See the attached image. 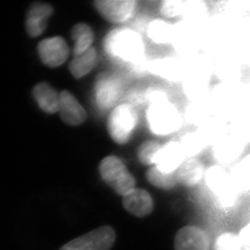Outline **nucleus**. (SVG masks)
Segmentation results:
<instances>
[{
	"mask_svg": "<svg viewBox=\"0 0 250 250\" xmlns=\"http://www.w3.org/2000/svg\"><path fill=\"white\" fill-rule=\"evenodd\" d=\"M33 96L43 111L55 113L59 111V94L49 83H38L33 90Z\"/></svg>",
	"mask_w": 250,
	"mask_h": 250,
	"instance_id": "nucleus-23",
	"label": "nucleus"
},
{
	"mask_svg": "<svg viewBox=\"0 0 250 250\" xmlns=\"http://www.w3.org/2000/svg\"><path fill=\"white\" fill-rule=\"evenodd\" d=\"M237 42L241 52L245 53L250 58V17L246 18L239 25Z\"/></svg>",
	"mask_w": 250,
	"mask_h": 250,
	"instance_id": "nucleus-37",
	"label": "nucleus"
},
{
	"mask_svg": "<svg viewBox=\"0 0 250 250\" xmlns=\"http://www.w3.org/2000/svg\"><path fill=\"white\" fill-rule=\"evenodd\" d=\"M177 140L182 145L187 159L197 158V156L209 147L207 142L196 129L184 133Z\"/></svg>",
	"mask_w": 250,
	"mask_h": 250,
	"instance_id": "nucleus-26",
	"label": "nucleus"
},
{
	"mask_svg": "<svg viewBox=\"0 0 250 250\" xmlns=\"http://www.w3.org/2000/svg\"><path fill=\"white\" fill-rule=\"evenodd\" d=\"M213 112L231 121L249 104L248 93L239 83H222L215 85L208 99Z\"/></svg>",
	"mask_w": 250,
	"mask_h": 250,
	"instance_id": "nucleus-1",
	"label": "nucleus"
},
{
	"mask_svg": "<svg viewBox=\"0 0 250 250\" xmlns=\"http://www.w3.org/2000/svg\"><path fill=\"white\" fill-rule=\"evenodd\" d=\"M246 145L243 140L230 130L210 146V152L216 165L224 167L238 162L246 151Z\"/></svg>",
	"mask_w": 250,
	"mask_h": 250,
	"instance_id": "nucleus-10",
	"label": "nucleus"
},
{
	"mask_svg": "<svg viewBox=\"0 0 250 250\" xmlns=\"http://www.w3.org/2000/svg\"><path fill=\"white\" fill-rule=\"evenodd\" d=\"M120 92V84L113 76L102 75L95 86L96 101L100 108L107 109L117 102Z\"/></svg>",
	"mask_w": 250,
	"mask_h": 250,
	"instance_id": "nucleus-19",
	"label": "nucleus"
},
{
	"mask_svg": "<svg viewBox=\"0 0 250 250\" xmlns=\"http://www.w3.org/2000/svg\"><path fill=\"white\" fill-rule=\"evenodd\" d=\"M208 6L202 0H187L185 1L183 12L181 18L187 21L203 24L208 20Z\"/></svg>",
	"mask_w": 250,
	"mask_h": 250,
	"instance_id": "nucleus-30",
	"label": "nucleus"
},
{
	"mask_svg": "<svg viewBox=\"0 0 250 250\" xmlns=\"http://www.w3.org/2000/svg\"><path fill=\"white\" fill-rule=\"evenodd\" d=\"M231 178L237 189L241 191L250 190V154L243 156L232 167Z\"/></svg>",
	"mask_w": 250,
	"mask_h": 250,
	"instance_id": "nucleus-29",
	"label": "nucleus"
},
{
	"mask_svg": "<svg viewBox=\"0 0 250 250\" xmlns=\"http://www.w3.org/2000/svg\"><path fill=\"white\" fill-rule=\"evenodd\" d=\"M238 236L242 245L250 250V222L241 229Z\"/></svg>",
	"mask_w": 250,
	"mask_h": 250,
	"instance_id": "nucleus-38",
	"label": "nucleus"
},
{
	"mask_svg": "<svg viewBox=\"0 0 250 250\" xmlns=\"http://www.w3.org/2000/svg\"><path fill=\"white\" fill-rule=\"evenodd\" d=\"M214 113L208 101L189 102L182 112V116L184 123L197 129Z\"/></svg>",
	"mask_w": 250,
	"mask_h": 250,
	"instance_id": "nucleus-25",
	"label": "nucleus"
},
{
	"mask_svg": "<svg viewBox=\"0 0 250 250\" xmlns=\"http://www.w3.org/2000/svg\"><path fill=\"white\" fill-rule=\"evenodd\" d=\"M38 48L41 60L50 67L61 66L68 59V45L61 37H54L42 41Z\"/></svg>",
	"mask_w": 250,
	"mask_h": 250,
	"instance_id": "nucleus-13",
	"label": "nucleus"
},
{
	"mask_svg": "<svg viewBox=\"0 0 250 250\" xmlns=\"http://www.w3.org/2000/svg\"><path fill=\"white\" fill-rule=\"evenodd\" d=\"M97 62V51L91 47L81 55H76L69 65L71 75L76 79L82 78L89 73Z\"/></svg>",
	"mask_w": 250,
	"mask_h": 250,
	"instance_id": "nucleus-27",
	"label": "nucleus"
},
{
	"mask_svg": "<svg viewBox=\"0 0 250 250\" xmlns=\"http://www.w3.org/2000/svg\"><path fill=\"white\" fill-rule=\"evenodd\" d=\"M100 174L108 186L121 196L135 189V179L125 164L116 156H107L99 166Z\"/></svg>",
	"mask_w": 250,
	"mask_h": 250,
	"instance_id": "nucleus-6",
	"label": "nucleus"
},
{
	"mask_svg": "<svg viewBox=\"0 0 250 250\" xmlns=\"http://www.w3.org/2000/svg\"><path fill=\"white\" fill-rule=\"evenodd\" d=\"M174 24L165 19H155L146 25V34L149 39L156 45L172 44Z\"/></svg>",
	"mask_w": 250,
	"mask_h": 250,
	"instance_id": "nucleus-24",
	"label": "nucleus"
},
{
	"mask_svg": "<svg viewBox=\"0 0 250 250\" xmlns=\"http://www.w3.org/2000/svg\"><path fill=\"white\" fill-rule=\"evenodd\" d=\"M95 7L100 15L112 23H123L132 18L137 9L136 0H97Z\"/></svg>",
	"mask_w": 250,
	"mask_h": 250,
	"instance_id": "nucleus-12",
	"label": "nucleus"
},
{
	"mask_svg": "<svg viewBox=\"0 0 250 250\" xmlns=\"http://www.w3.org/2000/svg\"><path fill=\"white\" fill-rule=\"evenodd\" d=\"M186 70L187 62L177 57H161L148 62V73L168 83H182Z\"/></svg>",
	"mask_w": 250,
	"mask_h": 250,
	"instance_id": "nucleus-11",
	"label": "nucleus"
},
{
	"mask_svg": "<svg viewBox=\"0 0 250 250\" xmlns=\"http://www.w3.org/2000/svg\"><path fill=\"white\" fill-rule=\"evenodd\" d=\"M206 186L225 208H231L238 200L239 190L234 184L230 172L224 167L214 165L206 169Z\"/></svg>",
	"mask_w": 250,
	"mask_h": 250,
	"instance_id": "nucleus-5",
	"label": "nucleus"
},
{
	"mask_svg": "<svg viewBox=\"0 0 250 250\" xmlns=\"http://www.w3.org/2000/svg\"><path fill=\"white\" fill-rule=\"evenodd\" d=\"M59 112L64 123L70 125H81L87 118L84 109L67 91L59 93Z\"/></svg>",
	"mask_w": 250,
	"mask_h": 250,
	"instance_id": "nucleus-17",
	"label": "nucleus"
},
{
	"mask_svg": "<svg viewBox=\"0 0 250 250\" xmlns=\"http://www.w3.org/2000/svg\"><path fill=\"white\" fill-rule=\"evenodd\" d=\"M146 119L150 131L160 137L174 135L184 123L182 112L170 100L149 105Z\"/></svg>",
	"mask_w": 250,
	"mask_h": 250,
	"instance_id": "nucleus-4",
	"label": "nucleus"
},
{
	"mask_svg": "<svg viewBox=\"0 0 250 250\" xmlns=\"http://www.w3.org/2000/svg\"><path fill=\"white\" fill-rule=\"evenodd\" d=\"M144 103L147 105L158 104L161 102L169 101V94L166 90L160 87H150L143 92Z\"/></svg>",
	"mask_w": 250,
	"mask_h": 250,
	"instance_id": "nucleus-36",
	"label": "nucleus"
},
{
	"mask_svg": "<svg viewBox=\"0 0 250 250\" xmlns=\"http://www.w3.org/2000/svg\"><path fill=\"white\" fill-rule=\"evenodd\" d=\"M230 130L246 144H250V102L231 119Z\"/></svg>",
	"mask_w": 250,
	"mask_h": 250,
	"instance_id": "nucleus-32",
	"label": "nucleus"
},
{
	"mask_svg": "<svg viewBox=\"0 0 250 250\" xmlns=\"http://www.w3.org/2000/svg\"><path fill=\"white\" fill-rule=\"evenodd\" d=\"M71 37L73 39V54L75 56L81 55L89 48L92 47L94 35L93 31L89 25L84 23H80L71 29Z\"/></svg>",
	"mask_w": 250,
	"mask_h": 250,
	"instance_id": "nucleus-28",
	"label": "nucleus"
},
{
	"mask_svg": "<svg viewBox=\"0 0 250 250\" xmlns=\"http://www.w3.org/2000/svg\"><path fill=\"white\" fill-rule=\"evenodd\" d=\"M115 240L111 227L103 226L69 241L59 250H109Z\"/></svg>",
	"mask_w": 250,
	"mask_h": 250,
	"instance_id": "nucleus-9",
	"label": "nucleus"
},
{
	"mask_svg": "<svg viewBox=\"0 0 250 250\" xmlns=\"http://www.w3.org/2000/svg\"><path fill=\"white\" fill-rule=\"evenodd\" d=\"M242 246L238 235L224 232L218 236L213 246V250H241Z\"/></svg>",
	"mask_w": 250,
	"mask_h": 250,
	"instance_id": "nucleus-34",
	"label": "nucleus"
},
{
	"mask_svg": "<svg viewBox=\"0 0 250 250\" xmlns=\"http://www.w3.org/2000/svg\"><path fill=\"white\" fill-rule=\"evenodd\" d=\"M175 250H209L210 242L205 231L196 226H186L177 231Z\"/></svg>",
	"mask_w": 250,
	"mask_h": 250,
	"instance_id": "nucleus-15",
	"label": "nucleus"
},
{
	"mask_svg": "<svg viewBox=\"0 0 250 250\" xmlns=\"http://www.w3.org/2000/svg\"><path fill=\"white\" fill-rule=\"evenodd\" d=\"M187 62V70L182 81L183 93L189 102L208 101L210 90L213 66L204 57L193 55Z\"/></svg>",
	"mask_w": 250,
	"mask_h": 250,
	"instance_id": "nucleus-2",
	"label": "nucleus"
},
{
	"mask_svg": "<svg viewBox=\"0 0 250 250\" xmlns=\"http://www.w3.org/2000/svg\"><path fill=\"white\" fill-rule=\"evenodd\" d=\"M139 115L135 107L121 104L113 109L108 119V130L113 141L125 144L130 140L137 126Z\"/></svg>",
	"mask_w": 250,
	"mask_h": 250,
	"instance_id": "nucleus-7",
	"label": "nucleus"
},
{
	"mask_svg": "<svg viewBox=\"0 0 250 250\" xmlns=\"http://www.w3.org/2000/svg\"><path fill=\"white\" fill-rule=\"evenodd\" d=\"M146 179L151 186L163 190H171L178 184L175 173L165 172L155 166L146 171Z\"/></svg>",
	"mask_w": 250,
	"mask_h": 250,
	"instance_id": "nucleus-31",
	"label": "nucleus"
},
{
	"mask_svg": "<svg viewBox=\"0 0 250 250\" xmlns=\"http://www.w3.org/2000/svg\"><path fill=\"white\" fill-rule=\"evenodd\" d=\"M213 66L215 73L222 83H238L241 77V66L234 58L226 55L218 59Z\"/></svg>",
	"mask_w": 250,
	"mask_h": 250,
	"instance_id": "nucleus-22",
	"label": "nucleus"
},
{
	"mask_svg": "<svg viewBox=\"0 0 250 250\" xmlns=\"http://www.w3.org/2000/svg\"><path fill=\"white\" fill-rule=\"evenodd\" d=\"M203 24L181 20L174 24L172 44L177 52L193 56L203 43Z\"/></svg>",
	"mask_w": 250,
	"mask_h": 250,
	"instance_id": "nucleus-8",
	"label": "nucleus"
},
{
	"mask_svg": "<svg viewBox=\"0 0 250 250\" xmlns=\"http://www.w3.org/2000/svg\"><path fill=\"white\" fill-rule=\"evenodd\" d=\"M123 205L127 212L139 218L146 217L154 209L151 194L145 189L139 188L123 196Z\"/></svg>",
	"mask_w": 250,
	"mask_h": 250,
	"instance_id": "nucleus-16",
	"label": "nucleus"
},
{
	"mask_svg": "<svg viewBox=\"0 0 250 250\" xmlns=\"http://www.w3.org/2000/svg\"><path fill=\"white\" fill-rule=\"evenodd\" d=\"M184 0H164L160 5V12L166 19L181 18L184 7Z\"/></svg>",
	"mask_w": 250,
	"mask_h": 250,
	"instance_id": "nucleus-35",
	"label": "nucleus"
},
{
	"mask_svg": "<svg viewBox=\"0 0 250 250\" xmlns=\"http://www.w3.org/2000/svg\"><path fill=\"white\" fill-rule=\"evenodd\" d=\"M162 144L156 140H147L140 144L137 151L139 162L144 166H155L156 159Z\"/></svg>",
	"mask_w": 250,
	"mask_h": 250,
	"instance_id": "nucleus-33",
	"label": "nucleus"
},
{
	"mask_svg": "<svg viewBox=\"0 0 250 250\" xmlns=\"http://www.w3.org/2000/svg\"><path fill=\"white\" fill-rule=\"evenodd\" d=\"M206 168L197 158L187 159L175 172L177 182L183 187H194L199 184L205 176Z\"/></svg>",
	"mask_w": 250,
	"mask_h": 250,
	"instance_id": "nucleus-20",
	"label": "nucleus"
},
{
	"mask_svg": "<svg viewBox=\"0 0 250 250\" xmlns=\"http://www.w3.org/2000/svg\"><path fill=\"white\" fill-rule=\"evenodd\" d=\"M54 10L51 5L43 2L33 3L28 11L26 29L33 38L40 36L47 26L48 20L52 16Z\"/></svg>",
	"mask_w": 250,
	"mask_h": 250,
	"instance_id": "nucleus-18",
	"label": "nucleus"
},
{
	"mask_svg": "<svg viewBox=\"0 0 250 250\" xmlns=\"http://www.w3.org/2000/svg\"><path fill=\"white\" fill-rule=\"evenodd\" d=\"M196 130L210 147L230 131V125L229 121L214 113Z\"/></svg>",
	"mask_w": 250,
	"mask_h": 250,
	"instance_id": "nucleus-21",
	"label": "nucleus"
},
{
	"mask_svg": "<svg viewBox=\"0 0 250 250\" xmlns=\"http://www.w3.org/2000/svg\"><path fill=\"white\" fill-rule=\"evenodd\" d=\"M187 159L180 142L172 139L162 144L155 166L165 172L175 173Z\"/></svg>",
	"mask_w": 250,
	"mask_h": 250,
	"instance_id": "nucleus-14",
	"label": "nucleus"
},
{
	"mask_svg": "<svg viewBox=\"0 0 250 250\" xmlns=\"http://www.w3.org/2000/svg\"><path fill=\"white\" fill-rule=\"evenodd\" d=\"M104 45L109 56L130 62L131 65L146 59L143 38L132 29L123 28L112 31L105 38Z\"/></svg>",
	"mask_w": 250,
	"mask_h": 250,
	"instance_id": "nucleus-3",
	"label": "nucleus"
}]
</instances>
